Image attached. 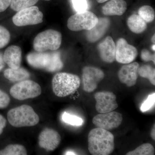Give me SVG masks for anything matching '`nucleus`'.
I'll list each match as a JSON object with an SVG mask.
<instances>
[{
  "label": "nucleus",
  "mask_w": 155,
  "mask_h": 155,
  "mask_svg": "<svg viewBox=\"0 0 155 155\" xmlns=\"http://www.w3.org/2000/svg\"><path fill=\"white\" fill-rule=\"evenodd\" d=\"M88 149L92 155L110 154L115 149L114 135L100 127L92 129L88 135Z\"/></svg>",
  "instance_id": "obj_1"
},
{
  "label": "nucleus",
  "mask_w": 155,
  "mask_h": 155,
  "mask_svg": "<svg viewBox=\"0 0 155 155\" xmlns=\"http://www.w3.org/2000/svg\"><path fill=\"white\" fill-rule=\"evenodd\" d=\"M26 60L31 67L50 72H58L64 66L59 51L32 52L26 56Z\"/></svg>",
  "instance_id": "obj_2"
},
{
  "label": "nucleus",
  "mask_w": 155,
  "mask_h": 155,
  "mask_svg": "<svg viewBox=\"0 0 155 155\" xmlns=\"http://www.w3.org/2000/svg\"><path fill=\"white\" fill-rule=\"evenodd\" d=\"M8 121L13 127H31L39 122V117L33 108L27 105H22L11 109L8 113Z\"/></svg>",
  "instance_id": "obj_3"
},
{
  "label": "nucleus",
  "mask_w": 155,
  "mask_h": 155,
  "mask_svg": "<svg viewBox=\"0 0 155 155\" xmlns=\"http://www.w3.org/2000/svg\"><path fill=\"white\" fill-rule=\"evenodd\" d=\"M81 79L75 74L67 72H59L53 77L52 84L53 91L57 96L67 97L79 88Z\"/></svg>",
  "instance_id": "obj_4"
},
{
  "label": "nucleus",
  "mask_w": 155,
  "mask_h": 155,
  "mask_svg": "<svg viewBox=\"0 0 155 155\" xmlns=\"http://www.w3.org/2000/svg\"><path fill=\"white\" fill-rule=\"evenodd\" d=\"M62 36L61 32L54 29H48L40 32L33 41V48L35 51H57L62 43Z\"/></svg>",
  "instance_id": "obj_5"
},
{
  "label": "nucleus",
  "mask_w": 155,
  "mask_h": 155,
  "mask_svg": "<svg viewBox=\"0 0 155 155\" xmlns=\"http://www.w3.org/2000/svg\"><path fill=\"white\" fill-rule=\"evenodd\" d=\"M41 91L38 84L28 79L18 82L10 89L11 95L19 101L36 97L41 94Z\"/></svg>",
  "instance_id": "obj_6"
},
{
  "label": "nucleus",
  "mask_w": 155,
  "mask_h": 155,
  "mask_svg": "<svg viewBox=\"0 0 155 155\" xmlns=\"http://www.w3.org/2000/svg\"><path fill=\"white\" fill-rule=\"evenodd\" d=\"M98 18L92 12L85 11L77 13L69 17L67 21V27L74 31L89 30L96 25Z\"/></svg>",
  "instance_id": "obj_7"
},
{
  "label": "nucleus",
  "mask_w": 155,
  "mask_h": 155,
  "mask_svg": "<svg viewBox=\"0 0 155 155\" xmlns=\"http://www.w3.org/2000/svg\"><path fill=\"white\" fill-rule=\"evenodd\" d=\"M43 14L37 6H33L17 11L12 18L14 25L19 27L37 25L43 22Z\"/></svg>",
  "instance_id": "obj_8"
},
{
  "label": "nucleus",
  "mask_w": 155,
  "mask_h": 155,
  "mask_svg": "<svg viewBox=\"0 0 155 155\" xmlns=\"http://www.w3.org/2000/svg\"><path fill=\"white\" fill-rule=\"evenodd\" d=\"M104 77V73L99 68L91 66L84 67L82 75L84 90L87 93L92 92Z\"/></svg>",
  "instance_id": "obj_9"
},
{
  "label": "nucleus",
  "mask_w": 155,
  "mask_h": 155,
  "mask_svg": "<svg viewBox=\"0 0 155 155\" xmlns=\"http://www.w3.org/2000/svg\"><path fill=\"white\" fill-rule=\"evenodd\" d=\"M122 114L118 112H112L100 114L94 117L92 122L96 127L106 130H113L117 128L122 122Z\"/></svg>",
  "instance_id": "obj_10"
},
{
  "label": "nucleus",
  "mask_w": 155,
  "mask_h": 155,
  "mask_svg": "<svg viewBox=\"0 0 155 155\" xmlns=\"http://www.w3.org/2000/svg\"><path fill=\"white\" fill-rule=\"evenodd\" d=\"M138 54L136 48L128 44L126 40L120 38L116 45V60L118 63L128 64L133 62Z\"/></svg>",
  "instance_id": "obj_11"
},
{
  "label": "nucleus",
  "mask_w": 155,
  "mask_h": 155,
  "mask_svg": "<svg viewBox=\"0 0 155 155\" xmlns=\"http://www.w3.org/2000/svg\"><path fill=\"white\" fill-rule=\"evenodd\" d=\"M96 110L99 114L112 112L118 107L116 95L109 91L99 92L94 95Z\"/></svg>",
  "instance_id": "obj_12"
},
{
  "label": "nucleus",
  "mask_w": 155,
  "mask_h": 155,
  "mask_svg": "<svg viewBox=\"0 0 155 155\" xmlns=\"http://www.w3.org/2000/svg\"><path fill=\"white\" fill-rule=\"evenodd\" d=\"M61 141V137L58 132L52 128H46L40 134L38 144L40 147L47 151H53L58 147Z\"/></svg>",
  "instance_id": "obj_13"
},
{
  "label": "nucleus",
  "mask_w": 155,
  "mask_h": 155,
  "mask_svg": "<svg viewBox=\"0 0 155 155\" xmlns=\"http://www.w3.org/2000/svg\"><path fill=\"white\" fill-rule=\"evenodd\" d=\"M139 67L137 62L125 64L122 66L118 72V77L121 83L128 87L134 86L137 81Z\"/></svg>",
  "instance_id": "obj_14"
},
{
  "label": "nucleus",
  "mask_w": 155,
  "mask_h": 155,
  "mask_svg": "<svg viewBox=\"0 0 155 155\" xmlns=\"http://www.w3.org/2000/svg\"><path fill=\"white\" fill-rule=\"evenodd\" d=\"M98 51L104 62L112 63L116 60V44L111 36H107L98 45Z\"/></svg>",
  "instance_id": "obj_15"
},
{
  "label": "nucleus",
  "mask_w": 155,
  "mask_h": 155,
  "mask_svg": "<svg viewBox=\"0 0 155 155\" xmlns=\"http://www.w3.org/2000/svg\"><path fill=\"white\" fill-rule=\"evenodd\" d=\"M110 19L107 17L98 18V21L94 27L86 32L87 41L94 43L101 38L110 27Z\"/></svg>",
  "instance_id": "obj_16"
},
{
  "label": "nucleus",
  "mask_w": 155,
  "mask_h": 155,
  "mask_svg": "<svg viewBox=\"0 0 155 155\" xmlns=\"http://www.w3.org/2000/svg\"><path fill=\"white\" fill-rule=\"evenodd\" d=\"M4 61L10 68L17 69L21 67L22 62V50L17 45L8 47L4 53Z\"/></svg>",
  "instance_id": "obj_17"
},
{
  "label": "nucleus",
  "mask_w": 155,
  "mask_h": 155,
  "mask_svg": "<svg viewBox=\"0 0 155 155\" xmlns=\"http://www.w3.org/2000/svg\"><path fill=\"white\" fill-rule=\"evenodd\" d=\"M127 9V3L124 0H110L103 6L102 11L106 16H122Z\"/></svg>",
  "instance_id": "obj_18"
},
{
  "label": "nucleus",
  "mask_w": 155,
  "mask_h": 155,
  "mask_svg": "<svg viewBox=\"0 0 155 155\" xmlns=\"http://www.w3.org/2000/svg\"><path fill=\"white\" fill-rule=\"evenodd\" d=\"M4 75L12 82H19L29 78L30 74L25 68L20 67L17 69L9 68L4 71Z\"/></svg>",
  "instance_id": "obj_19"
},
{
  "label": "nucleus",
  "mask_w": 155,
  "mask_h": 155,
  "mask_svg": "<svg viewBox=\"0 0 155 155\" xmlns=\"http://www.w3.org/2000/svg\"><path fill=\"white\" fill-rule=\"evenodd\" d=\"M127 22L130 30L136 34L143 33L147 27V22L137 14H133L128 17Z\"/></svg>",
  "instance_id": "obj_20"
},
{
  "label": "nucleus",
  "mask_w": 155,
  "mask_h": 155,
  "mask_svg": "<svg viewBox=\"0 0 155 155\" xmlns=\"http://www.w3.org/2000/svg\"><path fill=\"white\" fill-rule=\"evenodd\" d=\"M25 147L19 144H10L0 150V155H26Z\"/></svg>",
  "instance_id": "obj_21"
},
{
  "label": "nucleus",
  "mask_w": 155,
  "mask_h": 155,
  "mask_svg": "<svg viewBox=\"0 0 155 155\" xmlns=\"http://www.w3.org/2000/svg\"><path fill=\"white\" fill-rule=\"evenodd\" d=\"M138 75L142 77L147 78L153 85H155V69L151 66L144 65L139 67Z\"/></svg>",
  "instance_id": "obj_22"
},
{
  "label": "nucleus",
  "mask_w": 155,
  "mask_h": 155,
  "mask_svg": "<svg viewBox=\"0 0 155 155\" xmlns=\"http://www.w3.org/2000/svg\"><path fill=\"white\" fill-rule=\"evenodd\" d=\"M155 149L152 145L146 143L141 145L134 150L127 153L126 155H153Z\"/></svg>",
  "instance_id": "obj_23"
},
{
  "label": "nucleus",
  "mask_w": 155,
  "mask_h": 155,
  "mask_svg": "<svg viewBox=\"0 0 155 155\" xmlns=\"http://www.w3.org/2000/svg\"><path fill=\"white\" fill-rule=\"evenodd\" d=\"M38 0H11L10 7L15 11H18L25 8H29L38 2Z\"/></svg>",
  "instance_id": "obj_24"
},
{
  "label": "nucleus",
  "mask_w": 155,
  "mask_h": 155,
  "mask_svg": "<svg viewBox=\"0 0 155 155\" xmlns=\"http://www.w3.org/2000/svg\"><path fill=\"white\" fill-rule=\"evenodd\" d=\"M138 15L147 23L151 22L155 19V14L154 9L151 6L144 5L139 9Z\"/></svg>",
  "instance_id": "obj_25"
},
{
  "label": "nucleus",
  "mask_w": 155,
  "mask_h": 155,
  "mask_svg": "<svg viewBox=\"0 0 155 155\" xmlns=\"http://www.w3.org/2000/svg\"><path fill=\"white\" fill-rule=\"evenodd\" d=\"M62 118L65 123L72 126H81L83 123V119L81 118L67 112H64L62 115Z\"/></svg>",
  "instance_id": "obj_26"
},
{
  "label": "nucleus",
  "mask_w": 155,
  "mask_h": 155,
  "mask_svg": "<svg viewBox=\"0 0 155 155\" xmlns=\"http://www.w3.org/2000/svg\"><path fill=\"white\" fill-rule=\"evenodd\" d=\"M11 40V34L8 29L0 25V49L3 48L8 44Z\"/></svg>",
  "instance_id": "obj_27"
},
{
  "label": "nucleus",
  "mask_w": 155,
  "mask_h": 155,
  "mask_svg": "<svg viewBox=\"0 0 155 155\" xmlns=\"http://www.w3.org/2000/svg\"><path fill=\"white\" fill-rule=\"evenodd\" d=\"M155 103V93L149 95L146 100L143 103L140 107V110L142 112H146L150 110L154 105Z\"/></svg>",
  "instance_id": "obj_28"
},
{
  "label": "nucleus",
  "mask_w": 155,
  "mask_h": 155,
  "mask_svg": "<svg viewBox=\"0 0 155 155\" xmlns=\"http://www.w3.org/2000/svg\"><path fill=\"white\" fill-rule=\"evenodd\" d=\"M73 8L77 13L86 11L88 7L87 0H72Z\"/></svg>",
  "instance_id": "obj_29"
},
{
  "label": "nucleus",
  "mask_w": 155,
  "mask_h": 155,
  "mask_svg": "<svg viewBox=\"0 0 155 155\" xmlns=\"http://www.w3.org/2000/svg\"><path fill=\"white\" fill-rule=\"evenodd\" d=\"M8 95L0 89V109H5L8 106L10 103Z\"/></svg>",
  "instance_id": "obj_30"
},
{
  "label": "nucleus",
  "mask_w": 155,
  "mask_h": 155,
  "mask_svg": "<svg viewBox=\"0 0 155 155\" xmlns=\"http://www.w3.org/2000/svg\"><path fill=\"white\" fill-rule=\"evenodd\" d=\"M141 58L143 61L145 62L152 61L155 64V53L152 54L147 49H143L141 53Z\"/></svg>",
  "instance_id": "obj_31"
},
{
  "label": "nucleus",
  "mask_w": 155,
  "mask_h": 155,
  "mask_svg": "<svg viewBox=\"0 0 155 155\" xmlns=\"http://www.w3.org/2000/svg\"><path fill=\"white\" fill-rule=\"evenodd\" d=\"M11 0H0V13L4 12L10 6Z\"/></svg>",
  "instance_id": "obj_32"
},
{
  "label": "nucleus",
  "mask_w": 155,
  "mask_h": 155,
  "mask_svg": "<svg viewBox=\"0 0 155 155\" xmlns=\"http://www.w3.org/2000/svg\"><path fill=\"white\" fill-rule=\"evenodd\" d=\"M7 124V120L5 118L0 115V135L2 134L4 130V128L5 127Z\"/></svg>",
  "instance_id": "obj_33"
},
{
  "label": "nucleus",
  "mask_w": 155,
  "mask_h": 155,
  "mask_svg": "<svg viewBox=\"0 0 155 155\" xmlns=\"http://www.w3.org/2000/svg\"><path fill=\"white\" fill-rule=\"evenodd\" d=\"M5 63L4 61L3 54L2 53H0V72L5 67Z\"/></svg>",
  "instance_id": "obj_34"
},
{
  "label": "nucleus",
  "mask_w": 155,
  "mask_h": 155,
  "mask_svg": "<svg viewBox=\"0 0 155 155\" xmlns=\"http://www.w3.org/2000/svg\"><path fill=\"white\" fill-rule=\"evenodd\" d=\"M151 137L154 140H155V125H154L153 126L152 129L150 133Z\"/></svg>",
  "instance_id": "obj_35"
},
{
  "label": "nucleus",
  "mask_w": 155,
  "mask_h": 155,
  "mask_svg": "<svg viewBox=\"0 0 155 155\" xmlns=\"http://www.w3.org/2000/svg\"><path fill=\"white\" fill-rule=\"evenodd\" d=\"M66 155H76V154L75 153L73 152L72 151H68L67 152H66Z\"/></svg>",
  "instance_id": "obj_36"
},
{
  "label": "nucleus",
  "mask_w": 155,
  "mask_h": 155,
  "mask_svg": "<svg viewBox=\"0 0 155 155\" xmlns=\"http://www.w3.org/2000/svg\"><path fill=\"white\" fill-rule=\"evenodd\" d=\"M109 0H97V2L99 3H103Z\"/></svg>",
  "instance_id": "obj_37"
},
{
  "label": "nucleus",
  "mask_w": 155,
  "mask_h": 155,
  "mask_svg": "<svg viewBox=\"0 0 155 155\" xmlns=\"http://www.w3.org/2000/svg\"><path fill=\"white\" fill-rule=\"evenodd\" d=\"M155 34H154L153 35V36H152V38L151 39V41L153 43H154V44H155Z\"/></svg>",
  "instance_id": "obj_38"
},
{
  "label": "nucleus",
  "mask_w": 155,
  "mask_h": 155,
  "mask_svg": "<svg viewBox=\"0 0 155 155\" xmlns=\"http://www.w3.org/2000/svg\"><path fill=\"white\" fill-rule=\"evenodd\" d=\"M153 49L154 50V51H155V45H154L153 46Z\"/></svg>",
  "instance_id": "obj_39"
},
{
  "label": "nucleus",
  "mask_w": 155,
  "mask_h": 155,
  "mask_svg": "<svg viewBox=\"0 0 155 155\" xmlns=\"http://www.w3.org/2000/svg\"><path fill=\"white\" fill-rule=\"evenodd\" d=\"M45 1H51V0H45Z\"/></svg>",
  "instance_id": "obj_40"
}]
</instances>
